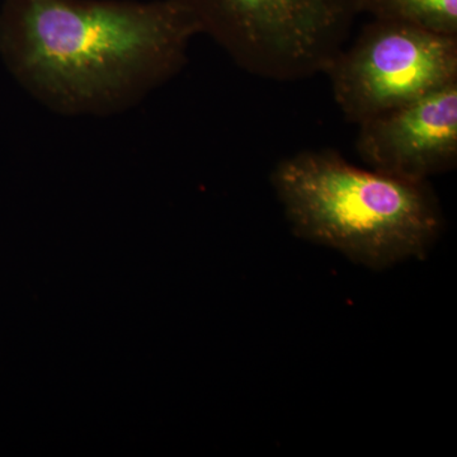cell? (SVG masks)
<instances>
[{
  "instance_id": "6da1fadb",
  "label": "cell",
  "mask_w": 457,
  "mask_h": 457,
  "mask_svg": "<svg viewBox=\"0 0 457 457\" xmlns=\"http://www.w3.org/2000/svg\"><path fill=\"white\" fill-rule=\"evenodd\" d=\"M200 29L173 0H0V60L65 117L126 112L177 77Z\"/></svg>"
},
{
  "instance_id": "7a4b0ae2",
  "label": "cell",
  "mask_w": 457,
  "mask_h": 457,
  "mask_svg": "<svg viewBox=\"0 0 457 457\" xmlns=\"http://www.w3.org/2000/svg\"><path fill=\"white\" fill-rule=\"evenodd\" d=\"M291 230L380 270L423 258L444 228L428 182L363 170L335 150H303L270 173Z\"/></svg>"
},
{
  "instance_id": "3957f363",
  "label": "cell",
  "mask_w": 457,
  "mask_h": 457,
  "mask_svg": "<svg viewBox=\"0 0 457 457\" xmlns=\"http://www.w3.org/2000/svg\"><path fill=\"white\" fill-rule=\"evenodd\" d=\"M245 73L275 82L324 74L360 0H173Z\"/></svg>"
},
{
  "instance_id": "277c9868",
  "label": "cell",
  "mask_w": 457,
  "mask_h": 457,
  "mask_svg": "<svg viewBox=\"0 0 457 457\" xmlns=\"http://www.w3.org/2000/svg\"><path fill=\"white\" fill-rule=\"evenodd\" d=\"M324 74L343 116L359 125L457 82V37L372 20Z\"/></svg>"
},
{
  "instance_id": "5b68a950",
  "label": "cell",
  "mask_w": 457,
  "mask_h": 457,
  "mask_svg": "<svg viewBox=\"0 0 457 457\" xmlns=\"http://www.w3.org/2000/svg\"><path fill=\"white\" fill-rule=\"evenodd\" d=\"M357 126V153L371 170L428 182L457 164V82Z\"/></svg>"
},
{
  "instance_id": "8992f818",
  "label": "cell",
  "mask_w": 457,
  "mask_h": 457,
  "mask_svg": "<svg viewBox=\"0 0 457 457\" xmlns=\"http://www.w3.org/2000/svg\"><path fill=\"white\" fill-rule=\"evenodd\" d=\"M361 13L457 37V0H360Z\"/></svg>"
}]
</instances>
